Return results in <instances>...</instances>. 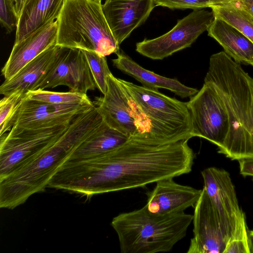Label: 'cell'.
Instances as JSON below:
<instances>
[{
  "instance_id": "obj_35",
  "label": "cell",
  "mask_w": 253,
  "mask_h": 253,
  "mask_svg": "<svg viewBox=\"0 0 253 253\" xmlns=\"http://www.w3.org/2000/svg\"><path fill=\"white\" fill-rule=\"evenodd\" d=\"M98 0V1H101V2L102 1V0Z\"/></svg>"
},
{
  "instance_id": "obj_32",
  "label": "cell",
  "mask_w": 253,
  "mask_h": 253,
  "mask_svg": "<svg viewBox=\"0 0 253 253\" xmlns=\"http://www.w3.org/2000/svg\"><path fill=\"white\" fill-rule=\"evenodd\" d=\"M248 80L250 86V89L252 95V102H251V120L253 126V132L252 134V151H253V78H252L249 75L248 76Z\"/></svg>"
},
{
  "instance_id": "obj_6",
  "label": "cell",
  "mask_w": 253,
  "mask_h": 253,
  "mask_svg": "<svg viewBox=\"0 0 253 253\" xmlns=\"http://www.w3.org/2000/svg\"><path fill=\"white\" fill-rule=\"evenodd\" d=\"M56 45L106 56L120 51L97 0H64L58 17Z\"/></svg>"
},
{
  "instance_id": "obj_8",
  "label": "cell",
  "mask_w": 253,
  "mask_h": 253,
  "mask_svg": "<svg viewBox=\"0 0 253 253\" xmlns=\"http://www.w3.org/2000/svg\"><path fill=\"white\" fill-rule=\"evenodd\" d=\"M187 105L191 117L193 137H199L222 147L229 129V122L224 103L209 82L190 97Z\"/></svg>"
},
{
  "instance_id": "obj_27",
  "label": "cell",
  "mask_w": 253,
  "mask_h": 253,
  "mask_svg": "<svg viewBox=\"0 0 253 253\" xmlns=\"http://www.w3.org/2000/svg\"><path fill=\"white\" fill-rule=\"evenodd\" d=\"M231 0H154L156 6L169 9H204L228 3Z\"/></svg>"
},
{
  "instance_id": "obj_18",
  "label": "cell",
  "mask_w": 253,
  "mask_h": 253,
  "mask_svg": "<svg viewBox=\"0 0 253 253\" xmlns=\"http://www.w3.org/2000/svg\"><path fill=\"white\" fill-rule=\"evenodd\" d=\"M58 48L57 45L50 46L26 64L10 80L4 81L0 86V94L6 96L17 91L27 93L37 89L52 67Z\"/></svg>"
},
{
  "instance_id": "obj_16",
  "label": "cell",
  "mask_w": 253,
  "mask_h": 253,
  "mask_svg": "<svg viewBox=\"0 0 253 253\" xmlns=\"http://www.w3.org/2000/svg\"><path fill=\"white\" fill-rule=\"evenodd\" d=\"M202 189L175 182L172 178L156 182L154 189L147 193L145 208L149 211L161 214L180 213L198 201Z\"/></svg>"
},
{
  "instance_id": "obj_5",
  "label": "cell",
  "mask_w": 253,
  "mask_h": 253,
  "mask_svg": "<svg viewBox=\"0 0 253 253\" xmlns=\"http://www.w3.org/2000/svg\"><path fill=\"white\" fill-rule=\"evenodd\" d=\"M192 220L193 215L184 212L157 214L144 206L118 214L111 225L122 253H166L184 238Z\"/></svg>"
},
{
  "instance_id": "obj_12",
  "label": "cell",
  "mask_w": 253,
  "mask_h": 253,
  "mask_svg": "<svg viewBox=\"0 0 253 253\" xmlns=\"http://www.w3.org/2000/svg\"><path fill=\"white\" fill-rule=\"evenodd\" d=\"M93 101L55 104L25 97L13 126L26 129H45L69 126L79 115L90 109Z\"/></svg>"
},
{
  "instance_id": "obj_31",
  "label": "cell",
  "mask_w": 253,
  "mask_h": 253,
  "mask_svg": "<svg viewBox=\"0 0 253 253\" xmlns=\"http://www.w3.org/2000/svg\"><path fill=\"white\" fill-rule=\"evenodd\" d=\"M240 173L244 176H253V158L239 160Z\"/></svg>"
},
{
  "instance_id": "obj_23",
  "label": "cell",
  "mask_w": 253,
  "mask_h": 253,
  "mask_svg": "<svg viewBox=\"0 0 253 253\" xmlns=\"http://www.w3.org/2000/svg\"><path fill=\"white\" fill-rule=\"evenodd\" d=\"M211 8L215 18L227 22L253 42V22L242 10L230 1Z\"/></svg>"
},
{
  "instance_id": "obj_24",
  "label": "cell",
  "mask_w": 253,
  "mask_h": 253,
  "mask_svg": "<svg viewBox=\"0 0 253 253\" xmlns=\"http://www.w3.org/2000/svg\"><path fill=\"white\" fill-rule=\"evenodd\" d=\"M26 93L17 91L0 101V136L10 131Z\"/></svg>"
},
{
  "instance_id": "obj_11",
  "label": "cell",
  "mask_w": 253,
  "mask_h": 253,
  "mask_svg": "<svg viewBox=\"0 0 253 253\" xmlns=\"http://www.w3.org/2000/svg\"><path fill=\"white\" fill-rule=\"evenodd\" d=\"M204 188L219 217L228 240L246 219L240 207L229 173L223 169L208 168L201 172Z\"/></svg>"
},
{
  "instance_id": "obj_2",
  "label": "cell",
  "mask_w": 253,
  "mask_h": 253,
  "mask_svg": "<svg viewBox=\"0 0 253 253\" xmlns=\"http://www.w3.org/2000/svg\"><path fill=\"white\" fill-rule=\"evenodd\" d=\"M100 126L99 118L91 111L77 116L54 143L0 180V207L12 210L44 190L74 151Z\"/></svg>"
},
{
  "instance_id": "obj_28",
  "label": "cell",
  "mask_w": 253,
  "mask_h": 253,
  "mask_svg": "<svg viewBox=\"0 0 253 253\" xmlns=\"http://www.w3.org/2000/svg\"><path fill=\"white\" fill-rule=\"evenodd\" d=\"M223 253H250L246 219L228 240Z\"/></svg>"
},
{
  "instance_id": "obj_25",
  "label": "cell",
  "mask_w": 253,
  "mask_h": 253,
  "mask_svg": "<svg viewBox=\"0 0 253 253\" xmlns=\"http://www.w3.org/2000/svg\"><path fill=\"white\" fill-rule=\"evenodd\" d=\"M27 98L55 104L82 103L91 101L87 94L66 92H59L38 89L26 93Z\"/></svg>"
},
{
  "instance_id": "obj_3",
  "label": "cell",
  "mask_w": 253,
  "mask_h": 253,
  "mask_svg": "<svg viewBox=\"0 0 253 253\" xmlns=\"http://www.w3.org/2000/svg\"><path fill=\"white\" fill-rule=\"evenodd\" d=\"M248 76L240 64L220 51L210 57L204 79L215 88L226 109L229 129L218 152L232 160L253 158L252 95Z\"/></svg>"
},
{
  "instance_id": "obj_7",
  "label": "cell",
  "mask_w": 253,
  "mask_h": 253,
  "mask_svg": "<svg viewBox=\"0 0 253 253\" xmlns=\"http://www.w3.org/2000/svg\"><path fill=\"white\" fill-rule=\"evenodd\" d=\"M69 126L36 129L13 126L0 136V180L54 143Z\"/></svg>"
},
{
  "instance_id": "obj_19",
  "label": "cell",
  "mask_w": 253,
  "mask_h": 253,
  "mask_svg": "<svg viewBox=\"0 0 253 253\" xmlns=\"http://www.w3.org/2000/svg\"><path fill=\"white\" fill-rule=\"evenodd\" d=\"M116 54L117 57L112 60L113 65L124 74L134 78L143 86L168 89L181 98L191 97L199 91L196 88L184 85L175 78L162 76L143 68L120 51Z\"/></svg>"
},
{
  "instance_id": "obj_1",
  "label": "cell",
  "mask_w": 253,
  "mask_h": 253,
  "mask_svg": "<svg viewBox=\"0 0 253 253\" xmlns=\"http://www.w3.org/2000/svg\"><path fill=\"white\" fill-rule=\"evenodd\" d=\"M188 141L158 144L129 138L102 155L66 161L51 185L89 197L173 178L192 170L195 155Z\"/></svg>"
},
{
  "instance_id": "obj_20",
  "label": "cell",
  "mask_w": 253,
  "mask_h": 253,
  "mask_svg": "<svg viewBox=\"0 0 253 253\" xmlns=\"http://www.w3.org/2000/svg\"><path fill=\"white\" fill-rule=\"evenodd\" d=\"M64 0H25L16 29L14 44L58 17Z\"/></svg>"
},
{
  "instance_id": "obj_13",
  "label": "cell",
  "mask_w": 253,
  "mask_h": 253,
  "mask_svg": "<svg viewBox=\"0 0 253 253\" xmlns=\"http://www.w3.org/2000/svg\"><path fill=\"white\" fill-rule=\"evenodd\" d=\"M194 208L193 237L187 253H223L228 239L204 187Z\"/></svg>"
},
{
  "instance_id": "obj_29",
  "label": "cell",
  "mask_w": 253,
  "mask_h": 253,
  "mask_svg": "<svg viewBox=\"0 0 253 253\" xmlns=\"http://www.w3.org/2000/svg\"><path fill=\"white\" fill-rule=\"evenodd\" d=\"M19 17L13 0H0V22L7 33L16 29Z\"/></svg>"
},
{
  "instance_id": "obj_14",
  "label": "cell",
  "mask_w": 253,
  "mask_h": 253,
  "mask_svg": "<svg viewBox=\"0 0 253 253\" xmlns=\"http://www.w3.org/2000/svg\"><path fill=\"white\" fill-rule=\"evenodd\" d=\"M156 6L154 0H106L102 9L118 43L143 24Z\"/></svg>"
},
{
  "instance_id": "obj_33",
  "label": "cell",
  "mask_w": 253,
  "mask_h": 253,
  "mask_svg": "<svg viewBox=\"0 0 253 253\" xmlns=\"http://www.w3.org/2000/svg\"><path fill=\"white\" fill-rule=\"evenodd\" d=\"M14 3L15 9L18 16H19L23 7L25 0H13Z\"/></svg>"
},
{
  "instance_id": "obj_17",
  "label": "cell",
  "mask_w": 253,
  "mask_h": 253,
  "mask_svg": "<svg viewBox=\"0 0 253 253\" xmlns=\"http://www.w3.org/2000/svg\"><path fill=\"white\" fill-rule=\"evenodd\" d=\"M57 22L51 21L14 44L1 69L4 81L12 78L26 64L50 46L56 45Z\"/></svg>"
},
{
  "instance_id": "obj_34",
  "label": "cell",
  "mask_w": 253,
  "mask_h": 253,
  "mask_svg": "<svg viewBox=\"0 0 253 253\" xmlns=\"http://www.w3.org/2000/svg\"><path fill=\"white\" fill-rule=\"evenodd\" d=\"M248 237L250 253H253V230H248Z\"/></svg>"
},
{
  "instance_id": "obj_15",
  "label": "cell",
  "mask_w": 253,
  "mask_h": 253,
  "mask_svg": "<svg viewBox=\"0 0 253 253\" xmlns=\"http://www.w3.org/2000/svg\"><path fill=\"white\" fill-rule=\"evenodd\" d=\"M93 102L108 126L128 138L135 135L136 128L127 97L117 78L112 73L108 77L106 93L96 97Z\"/></svg>"
},
{
  "instance_id": "obj_9",
  "label": "cell",
  "mask_w": 253,
  "mask_h": 253,
  "mask_svg": "<svg viewBox=\"0 0 253 253\" xmlns=\"http://www.w3.org/2000/svg\"><path fill=\"white\" fill-rule=\"evenodd\" d=\"M215 18L212 11L193 10L178 20L167 33L153 39L137 42L136 51L153 60H162L173 53L190 47L197 38L207 31Z\"/></svg>"
},
{
  "instance_id": "obj_4",
  "label": "cell",
  "mask_w": 253,
  "mask_h": 253,
  "mask_svg": "<svg viewBox=\"0 0 253 253\" xmlns=\"http://www.w3.org/2000/svg\"><path fill=\"white\" fill-rule=\"evenodd\" d=\"M117 79L129 94L127 100L136 128L132 138L162 144L193 137L187 102L169 97L158 89Z\"/></svg>"
},
{
  "instance_id": "obj_30",
  "label": "cell",
  "mask_w": 253,
  "mask_h": 253,
  "mask_svg": "<svg viewBox=\"0 0 253 253\" xmlns=\"http://www.w3.org/2000/svg\"><path fill=\"white\" fill-rule=\"evenodd\" d=\"M230 2L242 10L253 22V0H231Z\"/></svg>"
},
{
  "instance_id": "obj_10",
  "label": "cell",
  "mask_w": 253,
  "mask_h": 253,
  "mask_svg": "<svg viewBox=\"0 0 253 253\" xmlns=\"http://www.w3.org/2000/svg\"><path fill=\"white\" fill-rule=\"evenodd\" d=\"M67 86L73 92L86 94L96 85L86 57L81 49L59 46L53 65L38 89Z\"/></svg>"
},
{
  "instance_id": "obj_22",
  "label": "cell",
  "mask_w": 253,
  "mask_h": 253,
  "mask_svg": "<svg viewBox=\"0 0 253 253\" xmlns=\"http://www.w3.org/2000/svg\"><path fill=\"white\" fill-rule=\"evenodd\" d=\"M128 139L104 122L98 130L78 147L67 161L83 160L102 155L119 147Z\"/></svg>"
},
{
  "instance_id": "obj_26",
  "label": "cell",
  "mask_w": 253,
  "mask_h": 253,
  "mask_svg": "<svg viewBox=\"0 0 253 253\" xmlns=\"http://www.w3.org/2000/svg\"><path fill=\"white\" fill-rule=\"evenodd\" d=\"M82 50L88 62L96 88L103 95L107 90L108 76L112 73L106 56L99 55L93 51Z\"/></svg>"
},
{
  "instance_id": "obj_21",
  "label": "cell",
  "mask_w": 253,
  "mask_h": 253,
  "mask_svg": "<svg viewBox=\"0 0 253 253\" xmlns=\"http://www.w3.org/2000/svg\"><path fill=\"white\" fill-rule=\"evenodd\" d=\"M207 31L236 63L253 66V42L239 30L215 18Z\"/></svg>"
}]
</instances>
